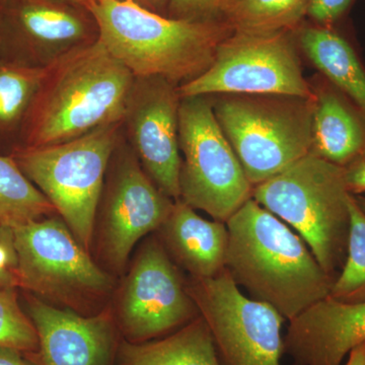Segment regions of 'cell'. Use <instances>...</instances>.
Segmentation results:
<instances>
[{"label":"cell","mask_w":365,"mask_h":365,"mask_svg":"<svg viewBox=\"0 0 365 365\" xmlns=\"http://www.w3.org/2000/svg\"><path fill=\"white\" fill-rule=\"evenodd\" d=\"M225 270L249 297L290 321L330 295L329 275L287 223L253 198L227 220Z\"/></svg>","instance_id":"6da1fadb"},{"label":"cell","mask_w":365,"mask_h":365,"mask_svg":"<svg viewBox=\"0 0 365 365\" xmlns=\"http://www.w3.org/2000/svg\"><path fill=\"white\" fill-rule=\"evenodd\" d=\"M135 76L100 40L71 50L48 66L18 146L66 143L123 123Z\"/></svg>","instance_id":"7a4b0ae2"},{"label":"cell","mask_w":365,"mask_h":365,"mask_svg":"<svg viewBox=\"0 0 365 365\" xmlns=\"http://www.w3.org/2000/svg\"><path fill=\"white\" fill-rule=\"evenodd\" d=\"M98 40L135 78L180 86L202 74L234 30L227 21L176 20L130 0H91Z\"/></svg>","instance_id":"3957f363"},{"label":"cell","mask_w":365,"mask_h":365,"mask_svg":"<svg viewBox=\"0 0 365 365\" xmlns=\"http://www.w3.org/2000/svg\"><path fill=\"white\" fill-rule=\"evenodd\" d=\"M344 168L309 153L257 185L252 198L294 228L329 275L344 265L350 230Z\"/></svg>","instance_id":"277c9868"},{"label":"cell","mask_w":365,"mask_h":365,"mask_svg":"<svg viewBox=\"0 0 365 365\" xmlns=\"http://www.w3.org/2000/svg\"><path fill=\"white\" fill-rule=\"evenodd\" d=\"M123 123L109 125L53 145L16 146L11 155L54 206L74 237L90 249L105 177Z\"/></svg>","instance_id":"5b68a950"},{"label":"cell","mask_w":365,"mask_h":365,"mask_svg":"<svg viewBox=\"0 0 365 365\" xmlns=\"http://www.w3.org/2000/svg\"><path fill=\"white\" fill-rule=\"evenodd\" d=\"M314 107V98L284 96L232 95L212 105L253 188L311 153Z\"/></svg>","instance_id":"8992f818"},{"label":"cell","mask_w":365,"mask_h":365,"mask_svg":"<svg viewBox=\"0 0 365 365\" xmlns=\"http://www.w3.org/2000/svg\"><path fill=\"white\" fill-rule=\"evenodd\" d=\"M181 200L227 222L249 199V182L205 97L181 98L179 110Z\"/></svg>","instance_id":"52a82bcc"},{"label":"cell","mask_w":365,"mask_h":365,"mask_svg":"<svg viewBox=\"0 0 365 365\" xmlns=\"http://www.w3.org/2000/svg\"><path fill=\"white\" fill-rule=\"evenodd\" d=\"M181 98L209 95L284 96L313 98L299 57L285 32H232L216 50L210 66L178 86Z\"/></svg>","instance_id":"ba28073f"},{"label":"cell","mask_w":365,"mask_h":365,"mask_svg":"<svg viewBox=\"0 0 365 365\" xmlns=\"http://www.w3.org/2000/svg\"><path fill=\"white\" fill-rule=\"evenodd\" d=\"M199 314L212 334L222 365H281L285 319L247 297L227 271L187 282Z\"/></svg>","instance_id":"9c48e42d"},{"label":"cell","mask_w":365,"mask_h":365,"mask_svg":"<svg viewBox=\"0 0 365 365\" xmlns=\"http://www.w3.org/2000/svg\"><path fill=\"white\" fill-rule=\"evenodd\" d=\"M19 287L72 302L104 294L112 279L91 258L63 220L49 216L14 228Z\"/></svg>","instance_id":"30bf717a"},{"label":"cell","mask_w":365,"mask_h":365,"mask_svg":"<svg viewBox=\"0 0 365 365\" xmlns=\"http://www.w3.org/2000/svg\"><path fill=\"white\" fill-rule=\"evenodd\" d=\"M198 316L176 264L160 241L150 240L133 262L120 299L118 329L124 340L158 339Z\"/></svg>","instance_id":"8fae6325"},{"label":"cell","mask_w":365,"mask_h":365,"mask_svg":"<svg viewBox=\"0 0 365 365\" xmlns=\"http://www.w3.org/2000/svg\"><path fill=\"white\" fill-rule=\"evenodd\" d=\"M101 222V245L106 260L122 270L132 249L144 235L157 230L170 215L174 200L151 181L130 144L120 139L110 160Z\"/></svg>","instance_id":"7c38bea8"},{"label":"cell","mask_w":365,"mask_h":365,"mask_svg":"<svg viewBox=\"0 0 365 365\" xmlns=\"http://www.w3.org/2000/svg\"><path fill=\"white\" fill-rule=\"evenodd\" d=\"M98 39L86 7L57 0H0V58L46 67Z\"/></svg>","instance_id":"4fadbf2b"},{"label":"cell","mask_w":365,"mask_h":365,"mask_svg":"<svg viewBox=\"0 0 365 365\" xmlns=\"http://www.w3.org/2000/svg\"><path fill=\"white\" fill-rule=\"evenodd\" d=\"M178 86L162 78H135L123 121L148 176L172 200L181 199Z\"/></svg>","instance_id":"5bb4252c"},{"label":"cell","mask_w":365,"mask_h":365,"mask_svg":"<svg viewBox=\"0 0 365 365\" xmlns=\"http://www.w3.org/2000/svg\"><path fill=\"white\" fill-rule=\"evenodd\" d=\"M26 313L37 331L39 347L26 353L38 365H114L118 326L103 312L83 317L71 309H59L32 294L26 295Z\"/></svg>","instance_id":"9a60e30c"},{"label":"cell","mask_w":365,"mask_h":365,"mask_svg":"<svg viewBox=\"0 0 365 365\" xmlns=\"http://www.w3.org/2000/svg\"><path fill=\"white\" fill-rule=\"evenodd\" d=\"M365 343V302L346 304L327 297L290 319L283 336L292 365H343Z\"/></svg>","instance_id":"2e32d148"},{"label":"cell","mask_w":365,"mask_h":365,"mask_svg":"<svg viewBox=\"0 0 365 365\" xmlns=\"http://www.w3.org/2000/svg\"><path fill=\"white\" fill-rule=\"evenodd\" d=\"M179 199L158 228L165 251L192 278H211L225 269L227 223L206 220Z\"/></svg>","instance_id":"e0dca14e"},{"label":"cell","mask_w":365,"mask_h":365,"mask_svg":"<svg viewBox=\"0 0 365 365\" xmlns=\"http://www.w3.org/2000/svg\"><path fill=\"white\" fill-rule=\"evenodd\" d=\"M311 153L341 168L365 155V115L327 79L314 93Z\"/></svg>","instance_id":"ac0fdd59"},{"label":"cell","mask_w":365,"mask_h":365,"mask_svg":"<svg viewBox=\"0 0 365 365\" xmlns=\"http://www.w3.org/2000/svg\"><path fill=\"white\" fill-rule=\"evenodd\" d=\"M114 365H222L201 316L169 335L143 343L122 340Z\"/></svg>","instance_id":"d6986e66"},{"label":"cell","mask_w":365,"mask_h":365,"mask_svg":"<svg viewBox=\"0 0 365 365\" xmlns=\"http://www.w3.org/2000/svg\"><path fill=\"white\" fill-rule=\"evenodd\" d=\"M302 51L327 81L350 98L365 115V66L351 41L335 26L302 31Z\"/></svg>","instance_id":"ffe728a7"},{"label":"cell","mask_w":365,"mask_h":365,"mask_svg":"<svg viewBox=\"0 0 365 365\" xmlns=\"http://www.w3.org/2000/svg\"><path fill=\"white\" fill-rule=\"evenodd\" d=\"M36 67L0 58V138L16 136L21 129L47 73Z\"/></svg>","instance_id":"44dd1931"},{"label":"cell","mask_w":365,"mask_h":365,"mask_svg":"<svg viewBox=\"0 0 365 365\" xmlns=\"http://www.w3.org/2000/svg\"><path fill=\"white\" fill-rule=\"evenodd\" d=\"M56 212L9 155H0V225L16 228Z\"/></svg>","instance_id":"7402d4cb"},{"label":"cell","mask_w":365,"mask_h":365,"mask_svg":"<svg viewBox=\"0 0 365 365\" xmlns=\"http://www.w3.org/2000/svg\"><path fill=\"white\" fill-rule=\"evenodd\" d=\"M309 0H232L225 16L234 32H287L307 14Z\"/></svg>","instance_id":"603a6c76"},{"label":"cell","mask_w":365,"mask_h":365,"mask_svg":"<svg viewBox=\"0 0 365 365\" xmlns=\"http://www.w3.org/2000/svg\"><path fill=\"white\" fill-rule=\"evenodd\" d=\"M350 230L344 265L336 276L329 297L346 304L365 302V213L350 196Z\"/></svg>","instance_id":"cb8c5ba5"},{"label":"cell","mask_w":365,"mask_h":365,"mask_svg":"<svg viewBox=\"0 0 365 365\" xmlns=\"http://www.w3.org/2000/svg\"><path fill=\"white\" fill-rule=\"evenodd\" d=\"M16 289L0 287V346L34 353L39 347L37 331L21 309Z\"/></svg>","instance_id":"d4e9b609"},{"label":"cell","mask_w":365,"mask_h":365,"mask_svg":"<svg viewBox=\"0 0 365 365\" xmlns=\"http://www.w3.org/2000/svg\"><path fill=\"white\" fill-rule=\"evenodd\" d=\"M232 0H170L167 16L176 20L215 21L225 16Z\"/></svg>","instance_id":"484cf974"},{"label":"cell","mask_w":365,"mask_h":365,"mask_svg":"<svg viewBox=\"0 0 365 365\" xmlns=\"http://www.w3.org/2000/svg\"><path fill=\"white\" fill-rule=\"evenodd\" d=\"M0 287L19 288V258L14 228L0 225Z\"/></svg>","instance_id":"4316f807"},{"label":"cell","mask_w":365,"mask_h":365,"mask_svg":"<svg viewBox=\"0 0 365 365\" xmlns=\"http://www.w3.org/2000/svg\"><path fill=\"white\" fill-rule=\"evenodd\" d=\"M355 0H309L307 14L318 26H335L347 14Z\"/></svg>","instance_id":"83f0119b"},{"label":"cell","mask_w":365,"mask_h":365,"mask_svg":"<svg viewBox=\"0 0 365 365\" xmlns=\"http://www.w3.org/2000/svg\"><path fill=\"white\" fill-rule=\"evenodd\" d=\"M346 186L352 195L365 193V155L344 168Z\"/></svg>","instance_id":"f1b7e54d"},{"label":"cell","mask_w":365,"mask_h":365,"mask_svg":"<svg viewBox=\"0 0 365 365\" xmlns=\"http://www.w3.org/2000/svg\"><path fill=\"white\" fill-rule=\"evenodd\" d=\"M0 365H38L26 353L14 348L0 346Z\"/></svg>","instance_id":"f546056e"},{"label":"cell","mask_w":365,"mask_h":365,"mask_svg":"<svg viewBox=\"0 0 365 365\" xmlns=\"http://www.w3.org/2000/svg\"><path fill=\"white\" fill-rule=\"evenodd\" d=\"M134 4L163 16H167L168 6H169L170 0H130Z\"/></svg>","instance_id":"4dcf8cb0"},{"label":"cell","mask_w":365,"mask_h":365,"mask_svg":"<svg viewBox=\"0 0 365 365\" xmlns=\"http://www.w3.org/2000/svg\"><path fill=\"white\" fill-rule=\"evenodd\" d=\"M345 365H365V343L350 351Z\"/></svg>","instance_id":"1f68e13d"},{"label":"cell","mask_w":365,"mask_h":365,"mask_svg":"<svg viewBox=\"0 0 365 365\" xmlns=\"http://www.w3.org/2000/svg\"><path fill=\"white\" fill-rule=\"evenodd\" d=\"M57 1L66 2V4H76V6L86 7L91 0H57Z\"/></svg>","instance_id":"d6a6232c"},{"label":"cell","mask_w":365,"mask_h":365,"mask_svg":"<svg viewBox=\"0 0 365 365\" xmlns=\"http://www.w3.org/2000/svg\"><path fill=\"white\" fill-rule=\"evenodd\" d=\"M354 196V195H353ZM355 200H356L357 204H359V207L362 209V211L365 213V196L364 195H357L354 196Z\"/></svg>","instance_id":"836d02e7"}]
</instances>
